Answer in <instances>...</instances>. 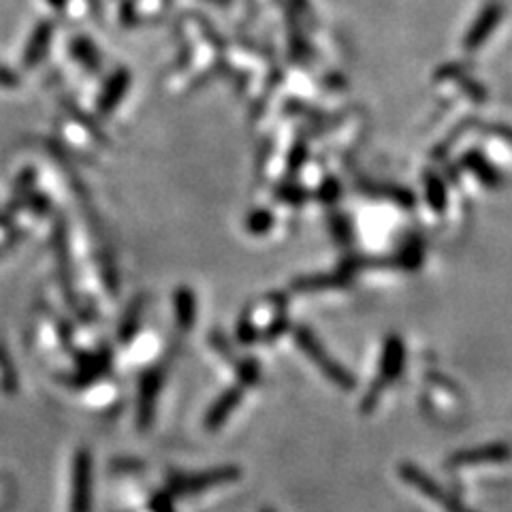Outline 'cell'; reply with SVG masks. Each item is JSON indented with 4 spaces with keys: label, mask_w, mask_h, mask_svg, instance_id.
I'll use <instances>...</instances> for the list:
<instances>
[{
    "label": "cell",
    "mask_w": 512,
    "mask_h": 512,
    "mask_svg": "<svg viewBox=\"0 0 512 512\" xmlns=\"http://www.w3.org/2000/svg\"><path fill=\"white\" fill-rule=\"evenodd\" d=\"M160 384V374H148L146 382H143V397H141V423L148 425V419L152 414V399H156Z\"/></svg>",
    "instance_id": "52a82bcc"
},
{
    "label": "cell",
    "mask_w": 512,
    "mask_h": 512,
    "mask_svg": "<svg viewBox=\"0 0 512 512\" xmlns=\"http://www.w3.org/2000/svg\"><path fill=\"white\" fill-rule=\"evenodd\" d=\"M263 512H274V510H269V508H265V510H263Z\"/></svg>",
    "instance_id": "9c48e42d"
},
{
    "label": "cell",
    "mask_w": 512,
    "mask_h": 512,
    "mask_svg": "<svg viewBox=\"0 0 512 512\" xmlns=\"http://www.w3.org/2000/svg\"><path fill=\"white\" fill-rule=\"evenodd\" d=\"M402 359H404V352H402V344H399L397 340H393L389 346H387V352H384V361H382V380L378 382V387L372 389V393L378 389H382L384 384H389L397 378L399 370H402ZM370 393V395H372Z\"/></svg>",
    "instance_id": "5b68a950"
},
{
    "label": "cell",
    "mask_w": 512,
    "mask_h": 512,
    "mask_svg": "<svg viewBox=\"0 0 512 512\" xmlns=\"http://www.w3.org/2000/svg\"><path fill=\"white\" fill-rule=\"evenodd\" d=\"M399 474H402L404 483H408L416 491H421L427 500L438 504L446 512H474L466 504L459 502L451 491H446L442 485H438L436 480L425 474L421 468L412 466V463H404V466L399 468Z\"/></svg>",
    "instance_id": "6da1fadb"
},
{
    "label": "cell",
    "mask_w": 512,
    "mask_h": 512,
    "mask_svg": "<svg viewBox=\"0 0 512 512\" xmlns=\"http://www.w3.org/2000/svg\"><path fill=\"white\" fill-rule=\"evenodd\" d=\"M90 489H92V463L90 453L79 451L75 459V480H73V512H90Z\"/></svg>",
    "instance_id": "3957f363"
},
{
    "label": "cell",
    "mask_w": 512,
    "mask_h": 512,
    "mask_svg": "<svg viewBox=\"0 0 512 512\" xmlns=\"http://www.w3.org/2000/svg\"><path fill=\"white\" fill-rule=\"evenodd\" d=\"M13 82H15V77L11 73L0 71V84H13Z\"/></svg>",
    "instance_id": "ba28073f"
},
{
    "label": "cell",
    "mask_w": 512,
    "mask_h": 512,
    "mask_svg": "<svg viewBox=\"0 0 512 512\" xmlns=\"http://www.w3.org/2000/svg\"><path fill=\"white\" fill-rule=\"evenodd\" d=\"M301 346L306 348L310 355L314 357V361L318 363L320 370L325 372V376L338 384V387H344V389H350L352 387V378L342 370L340 365H335L333 361H329L327 355H323V350H320V346L316 344V340H312L310 335H301Z\"/></svg>",
    "instance_id": "277c9868"
},
{
    "label": "cell",
    "mask_w": 512,
    "mask_h": 512,
    "mask_svg": "<svg viewBox=\"0 0 512 512\" xmlns=\"http://www.w3.org/2000/svg\"><path fill=\"white\" fill-rule=\"evenodd\" d=\"M512 457V448L508 444H489L461 451L451 457L448 468H470V466H487V463H504Z\"/></svg>",
    "instance_id": "7a4b0ae2"
},
{
    "label": "cell",
    "mask_w": 512,
    "mask_h": 512,
    "mask_svg": "<svg viewBox=\"0 0 512 512\" xmlns=\"http://www.w3.org/2000/svg\"><path fill=\"white\" fill-rule=\"evenodd\" d=\"M239 399H242V391H237V389H233V391H229L227 395H222L218 402L214 404V408L210 410V414H207V419H205V425H207V429H218L224 421L229 419V414L233 412V408L237 406V402Z\"/></svg>",
    "instance_id": "8992f818"
}]
</instances>
